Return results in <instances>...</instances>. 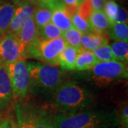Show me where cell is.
I'll list each match as a JSON object with an SVG mask.
<instances>
[{
    "label": "cell",
    "instance_id": "obj_25",
    "mask_svg": "<svg viewBox=\"0 0 128 128\" xmlns=\"http://www.w3.org/2000/svg\"><path fill=\"white\" fill-rule=\"evenodd\" d=\"M71 22H72L73 27L76 28L80 32H81L82 34H89V33L92 32L89 22L84 20L77 13L74 14L71 17Z\"/></svg>",
    "mask_w": 128,
    "mask_h": 128
},
{
    "label": "cell",
    "instance_id": "obj_10",
    "mask_svg": "<svg viewBox=\"0 0 128 128\" xmlns=\"http://www.w3.org/2000/svg\"><path fill=\"white\" fill-rule=\"evenodd\" d=\"M16 36L19 43L24 58H26L28 49L38 38V29L33 17L28 18L24 22L21 29L16 34Z\"/></svg>",
    "mask_w": 128,
    "mask_h": 128
},
{
    "label": "cell",
    "instance_id": "obj_13",
    "mask_svg": "<svg viewBox=\"0 0 128 128\" xmlns=\"http://www.w3.org/2000/svg\"><path fill=\"white\" fill-rule=\"evenodd\" d=\"M80 50L66 45L58 58V65L66 70H73L76 68V60Z\"/></svg>",
    "mask_w": 128,
    "mask_h": 128
},
{
    "label": "cell",
    "instance_id": "obj_8",
    "mask_svg": "<svg viewBox=\"0 0 128 128\" xmlns=\"http://www.w3.org/2000/svg\"><path fill=\"white\" fill-rule=\"evenodd\" d=\"M24 59L16 35L6 34L0 39V65Z\"/></svg>",
    "mask_w": 128,
    "mask_h": 128
},
{
    "label": "cell",
    "instance_id": "obj_20",
    "mask_svg": "<svg viewBox=\"0 0 128 128\" xmlns=\"http://www.w3.org/2000/svg\"><path fill=\"white\" fill-rule=\"evenodd\" d=\"M52 17V11L50 9L38 6L33 16L34 21L38 30L50 23Z\"/></svg>",
    "mask_w": 128,
    "mask_h": 128
},
{
    "label": "cell",
    "instance_id": "obj_35",
    "mask_svg": "<svg viewBox=\"0 0 128 128\" xmlns=\"http://www.w3.org/2000/svg\"><path fill=\"white\" fill-rule=\"evenodd\" d=\"M3 116L2 115V114H0V124H1V122H2V120H3Z\"/></svg>",
    "mask_w": 128,
    "mask_h": 128
},
{
    "label": "cell",
    "instance_id": "obj_4",
    "mask_svg": "<svg viewBox=\"0 0 128 128\" xmlns=\"http://www.w3.org/2000/svg\"><path fill=\"white\" fill-rule=\"evenodd\" d=\"M85 73L97 86L105 87L114 81L127 79L128 68L127 64L118 60L98 62L93 68L86 71Z\"/></svg>",
    "mask_w": 128,
    "mask_h": 128
},
{
    "label": "cell",
    "instance_id": "obj_7",
    "mask_svg": "<svg viewBox=\"0 0 128 128\" xmlns=\"http://www.w3.org/2000/svg\"><path fill=\"white\" fill-rule=\"evenodd\" d=\"M12 82L14 96L24 98L27 96L30 86V76L27 62L25 59L18 60L5 65Z\"/></svg>",
    "mask_w": 128,
    "mask_h": 128
},
{
    "label": "cell",
    "instance_id": "obj_22",
    "mask_svg": "<svg viewBox=\"0 0 128 128\" xmlns=\"http://www.w3.org/2000/svg\"><path fill=\"white\" fill-rule=\"evenodd\" d=\"M38 37L48 40L54 39L59 37H63V32L54 24L50 22L38 30Z\"/></svg>",
    "mask_w": 128,
    "mask_h": 128
},
{
    "label": "cell",
    "instance_id": "obj_9",
    "mask_svg": "<svg viewBox=\"0 0 128 128\" xmlns=\"http://www.w3.org/2000/svg\"><path fill=\"white\" fill-rule=\"evenodd\" d=\"M38 6L33 0H22L16 5L14 16L6 34L16 35L24 22L28 18L33 17L34 12Z\"/></svg>",
    "mask_w": 128,
    "mask_h": 128
},
{
    "label": "cell",
    "instance_id": "obj_16",
    "mask_svg": "<svg viewBox=\"0 0 128 128\" xmlns=\"http://www.w3.org/2000/svg\"><path fill=\"white\" fill-rule=\"evenodd\" d=\"M92 32L102 34L107 32L110 24L102 11H93L89 19Z\"/></svg>",
    "mask_w": 128,
    "mask_h": 128
},
{
    "label": "cell",
    "instance_id": "obj_19",
    "mask_svg": "<svg viewBox=\"0 0 128 128\" xmlns=\"http://www.w3.org/2000/svg\"><path fill=\"white\" fill-rule=\"evenodd\" d=\"M110 46L112 53L115 60L128 64V42L115 41Z\"/></svg>",
    "mask_w": 128,
    "mask_h": 128
},
{
    "label": "cell",
    "instance_id": "obj_17",
    "mask_svg": "<svg viewBox=\"0 0 128 128\" xmlns=\"http://www.w3.org/2000/svg\"><path fill=\"white\" fill-rule=\"evenodd\" d=\"M51 22L63 33L73 27L71 18L64 8L56 9L52 12Z\"/></svg>",
    "mask_w": 128,
    "mask_h": 128
},
{
    "label": "cell",
    "instance_id": "obj_27",
    "mask_svg": "<svg viewBox=\"0 0 128 128\" xmlns=\"http://www.w3.org/2000/svg\"><path fill=\"white\" fill-rule=\"evenodd\" d=\"M38 6L54 11L56 9L64 8V4L61 0H33Z\"/></svg>",
    "mask_w": 128,
    "mask_h": 128
},
{
    "label": "cell",
    "instance_id": "obj_11",
    "mask_svg": "<svg viewBox=\"0 0 128 128\" xmlns=\"http://www.w3.org/2000/svg\"><path fill=\"white\" fill-rule=\"evenodd\" d=\"M14 96L12 82L4 65H0V110L4 109Z\"/></svg>",
    "mask_w": 128,
    "mask_h": 128
},
{
    "label": "cell",
    "instance_id": "obj_36",
    "mask_svg": "<svg viewBox=\"0 0 128 128\" xmlns=\"http://www.w3.org/2000/svg\"><path fill=\"white\" fill-rule=\"evenodd\" d=\"M19 128H20V127H19Z\"/></svg>",
    "mask_w": 128,
    "mask_h": 128
},
{
    "label": "cell",
    "instance_id": "obj_3",
    "mask_svg": "<svg viewBox=\"0 0 128 128\" xmlns=\"http://www.w3.org/2000/svg\"><path fill=\"white\" fill-rule=\"evenodd\" d=\"M30 76L29 90L37 94L51 96L63 82V72L56 66L31 61L27 63Z\"/></svg>",
    "mask_w": 128,
    "mask_h": 128
},
{
    "label": "cell",
    "instance_id": "obj_6",
    "mask_svg": "<svg viewBox=\"0 0 128 128\" xmlns=\"http://www.w3.org/2000/svg\"><path fill=\"white\" fill-rule=\"evenodd\" d=\"M16 121L22 128H55L53 118L45 110L28 105H17Z\"/></svg>",
    "mask_w": 128,
    "mask_h": 128
},
{
    "label": "cell",
    "instance_id": "obj_21",
    "mask_svg": "<svg viewBox=\"0 0 128 128\" xmlns=\"http://www.w3.org/2000/svg\"><path fill=\"white\" fill-rule=\"evenodd\" d=\"M82 34L81 32L73 27L63 33V38L67 45L72 46L74 48L80 51L82 50L80 47V38Z\"/></svg>",
    "mask_w": 128,
    "mask_h": 128
},
{
    "label": "cell",
    "instance_id": "obj_32",
    "mask_svg": "<svg viewBox=\"0 0 128 128\" xmlns=\"http://www.w3.org/2000/svg\"><path fill=\"white\" fill-rule=\"evenodd\" d=\"M91 2L93 11H102L105 0H90Z\"/></svg>",
    "mask_w": 128,
    "mask_h": 128
},
{
    "label": "cell",
    "instance_id": "obj_18",
    "mask_svg": "<svg viewBox=\"0 0 128 128\" xmlns=\"http://www.w3.org/2000/svg\"><path fill=\"white\" fill-rule=\"evenodd\" d=\"M110 36L115 41H128V26L125 23H114L108 29Z\"/></svg>",
    "mask_w": 128,
    "mask_h": 128
},
{
    "label": "cell",
    "instance_id": "obj_23",
    "mask_svg": "<svg viewBox=\"0 0 128 128\" xmlns=\"http://www.w3.org/2000/svg\"><path fill=\"white\" fill-rule=\"evenodd\" d=\"M98 62H108L115 60L110 45L106 44L105 46L98 48L92 51Z\"/></svg>",
    "mask_w": 128,
    "mask_h": 128
},
{
    "label": "cell",
    "instance_id": "obj_30",
    "mask_svg": "<svg viewBox=\"0 0 128 128\" xmlns=\"http://www.w3.org/2000/svg\"><path fill=\"white\" fill-rule=\"evenodd\" d=\"M0 128H19L16 120L12 116L4 118L0 124Z\"/></svg>",
    "mask_w": 128,
    "mask_h": 128
},
{
    "label": "cell",
    "instance_id": "obj_26",
    "mask_svg": "<svg viewBox=\"0 0 128 128\" xmlns=\"http://www.w3.org/2000/svg\"><path fill=\"white\" fill-rule=\"evenodd\" d=\"M93 12V8L90 0H82L79 6L77 14L84 20L89 22L90 17Z\"/></svg>",
    "mask_w": 128,
    "mask_h": 128
},
{
    "label": "cell",
    "instance_id": "obj_33",
    "mask_svg": "<svg viewBox=\"0 0 128 128\" xmlns=\"http://www.w3.org/2000/svg\"><path fill=\"white\" fill-rule=\"evenodd\" d=\"M5 1H7V2H11V3H12V4H14L15 6L18 4L22 0H5Z\"/></svg>",
    "mask_w": 128,
    "mask_h": 128
},
{
    "label": "cell",
    "instance_id": "obj_34",
    "mask_svg": "<svg viewBox=\"0 0 128 128\" xmlns=\"http://www.w3.org/2000/svg\"><path fill=\"white\" fill-rule=\"evenodd\" d=\"M5 34H6V33H4V32H3L1 29H0V39L2 38V37L4 36Z\"/></svg>",
    "mask_w": 128,
    "mask_h": 128
},
{
    "label": "cell",
    "instance_id": "obj_5",
    "mask_svg": "<svg viewBox=\"0 0 128 128\" xmlns=\"http://www.w3.org/2000/svg\"><path fill=\"white\" fill-rule=\"evenodd\" d=\"M66 45L63 37L49 40L38 37L28 50L26 57H32L45 64L58 66V56Z\"/></svg>",
    "mask_w": 128,
    "mask_h": 128
},
{
    "label": "cell",
    "instance_id": "obj_37",
    "mask_svg": "<svg viewBox=\"0 0 128 128\" xmlns=\"http://www.w3.org/2000/svg\"><path fill=\"white\" fill-rule=\"evenodd\" d=\"M113 1H114V0H113Z\"/></svg>",
    "mask_w": 128,
    "mask_h": 128
},
{
    "label": "cell",
    "instance_id": "obj_28",
    "mask_svg": "<svg viewBox=\"0 0 128 128\" xmlns=\"http://www.w3.org/2000/svg\"><path fill=\"white\" fill-rule=\"evenodd\" d=\"M64 4V9L71 18L78 12V9L82 0H61Z\"/></svg>",
    "mask_w": 128,
    "mask_h": 128
},
{
    "label": "cell",
    "instance_id": "obj_12",
    "mask_svg": "<svg viewBox=\"0 0 128 128\" xmlns=\"http://www.w3.org/2000/svg\"><path fill=\"white\" fill-rule=\"evenodd\" d=\"M108 37L105 33H89L82 34L80 38V47L83 50H92L108 44Z\"/></svg>",
    "mask_w": 128,
    "mask_h": 128
},
{
    "label": "cell",
    "instance_id": "obj_1",
    "mask_svg": "<svg viewBox=\"0 0 128 128\" xmlns=\"http://www.w3.org/2000/svg\"><path fill=\"white\" fill-rule=\"evenodd\" d=\"M55 128H115L120 125L117 110L86 109L53 118Z\"/></svg>",
    "mask_w": 128,
    "mask_h": 128
},
{
    "label": "cell",
    "instance_id": "obj_31",
    "mask_svg": "<svg viewBox=\"0 0 128 128\" xmlns=\"http://www.w3.org/2000/svg\"><path fill=\"white\" fill-rule=\"evenodd\" d=\"M128 12L122 7L119 6L118 14L114 20V23L128 24Z\"/></svg>",
    "mask_w": 128,
    "mask_h": 128
},
{
    "label": "cell",
    "instance_id": "obj_24",
    "mask_svg": "<svg viewBox=\"0 0 128 128\" xmlns=\"http://www.w3.org/2000/svg\"><path fill=\"white\" fill-rule=\"evenodd\" d=\"M118 4L116 2H114L113 0L105 1L102 8V12L108 19L110 25L114 23V20L118 12Z\"/></svg>",
    "mask_w": 128,
    "mask_h": 128
},
{
    "label": "cell",
    "instance_id": "obj_2",
    "mask_svg": "<svg viewBox=\"0 0 128 128\" xmlns=\"http://www.w3.org/2000/svg\"><path fill=\"white\" fill-rule=\"evenodd\" d=\"M52 98L54 108L59 114H64L86 110L95 100L91 92L75 82L62 83Z\"/></svg>",
    "mask_w": 128,
    "mask_h": 128
},
{
    "label": "cell",
    "instance_id": "obj_29",
    "mask_svg": "<svg viewBox=\"0 0 128 128\" xmlns=\"http://www.w3.org/2000/svg\"><path fill=\"white\" fill-rule=\"evenodd\" d=\"M120 125L122 128H128V103H123L120 105L119 111H117Z\"/></svg>",
    "mask_w": 128,
    "mask_h": 128
},
{
    "label": "cell",
    "instance_id": "obj_14",
    "mask_svg": "<svg viewBox=\"0 0 128 128\" xmlns=\"http://www.w3.org/2000/svg\"><path fill=\"white\" fill-rule=\"evenodd\" d=\"M16 6L5 0H0V29L6 34L13 18Z\"/></svg>",
    "mask_w": 128,
    "mask_h": 128
},
{
    "label": "cell",
    "instance_id": "obj_15",
    "mask_svg": "<svg viewBox=\"0 0 128 128\" xmlns=\"http://www.w3.org/2000/svg\"><path fill=\"white\" fill-rule=\"evenodd\" d=\"M97 63L98 61L92 51L82 49L77 56L75 70L78 71H87L93 68Z\"/></svg>",
    "mask_w": 128,
    "mask_h": 128
}]
</instances>
